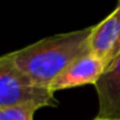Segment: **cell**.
<instances>
[{
    "instance_id": "cell-1",
    "label": "cell",
    "mask_w": 120,
    "mask_h": 120,
    "mask_svg": "<svg viewBox=\"0 0 120 120\" xmlns=\"http://www.w3.org/2000/svg\"><path fill=\"white\" fill-rule=\"evenodd\" d=\"M90 32L92 26L48 36L8 53V57L34 83L49 86L71 63L89 53Z\"/></svg>"
},
{
    "instance_id": "cell-2",
    "label": "cell",
    "mask_w": 120,
    "mask_h": 120,
    "mask_svg": "<svg viewBox=\"0 0 120 120\" xmlns=\"http://www.w3.org/2000/svg\"><path fill=\"white\" fill-rule=\"evenodd\" d=\"M54 106L57 99L49 86L39 85L29 79L14 66L8 54L0 58V109L31 107L38 111Z\"/></svg>"
},
{
    "instance_id": "cell-3",
    "label": "cell",
    "mask_w": 120,
    "mask_h": 120,
    "mask_svg": "<svg viewBox=\"0 0 120 120\" xmlns=\"http://www.w3.org/2000/svg\"><path fill=\"white\" fill-rule=\"evenodd\" d=\"M106 67L107 65L102 60L92 53H86L72 62L65 71H62L52 81L49 88L56 93L57 90L76 88L88 84L96 85L103 75Z\"/></svg>"
},
{
    "instance_id": "cell-4",
    "label": "cell",
    "mask_w": 120,
    "mask_h": 120,
    "mask_svg": "<svg viewBox=\"0 0 120 120\" xmlns=\"http://www.w3.org/2000/svg\"><path fill=\"white\" fill-rule=\"evenodd\" d=\"M98 96V119L120 120V53L94 85Z\"/></svg>"
},
{
    "instance_id": "cell-5",
    "label": "cell",
    "mask_w": 120,
    "mask_h": 120,
    "mask_svg": "<svg viewBox=\"0 0 120 120\" xmlns=\"http://www.w3.org/2000/svg\"><path fill=\"white\" fill-rule=\"evenodd\" d=\"M89 53L102 60L107 66L120 53V19L114 12L96 26H92Z\"/></svg>"
},
{
    "instance_id": "cell-6",
    "label": "cell",
    "mask_w": 120,
    "mask_h": 120,
    "mask_svg": "<svg viewBox=\"0 0 120 120\" xmlns=\"http://www.w3.org/2000/svg\"><path fill=\"white\" fill-rule=\"evenodd\" d=\"M35 111L31 107H1L0 120H34Z\"/></svg>"
},
{
    "instance_id": "cell-7",
    "label": "cell",
    "mask_w": 120,
    "mask_h": 120,
    "mask_svg": "<svg viewBox=\"0 0 120 120\" xmlns=\"http://www.w3.org/2000/svg\"><path fill=\"white\" fill-rule=\"evenodd\" d=\"M114 13L116 14V16H117V18L120 19V0L117 1V5H116V8L114 9Z\"/></svg>"
},
{
    "instance_id": "cell-8",
    "label": "cell",
    "mask_w": 120,
    "mask_h": 120,
    "mask_svg": "<svg viewBox=\"0 0 120 120\" xmlns=\"http://www.w3.org/2000/svg\"><path fill=\"white\" fill-rule=\"evenodd\" d=\"M94 120H103V119H98V117H96V119H94Z\"/></svg>"
}]
</instances>
